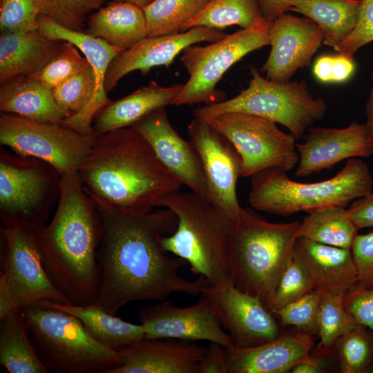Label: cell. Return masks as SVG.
Here are the masks:
<instances>
[{
  "label": "cell",
  "mask_w": 373,
  "mask_h": 373,
  "mask_svg": "<svg viewBox=\"0 0 373 373\" xmlns=\"http://www.w3.org/2000/svg\"><path fill=\"white\" fill-rule=\"evenodd\" d=\"M270 25L263 18L209 45L193 44L184 48L180 61L189 77L172 104H212L224 101V94L216 89L218 83L245 55L269 45Z\"/></svg>",
  "instance_id": "cell-10"
},
{
  "label": "cell",
  "mask_w": 373,
  "mask_h": 373,
  "mask_svg": "<svg viewBox=\"0 0 373 373\" xmlns=\"http://www.w3.org/2000/svg\"><path fill=\"white\" fill-rule=\"evenodd\" d=\"M4 276L21 308L48 301L70 304L48 277L35 231L22 225H1Z\"/></svg>",
  "instance_id": "cell-13"
},
{
  "label": "cell",
  "mask_w": 373,
  "mask_h": 373,
  "mask_svg": "<svg viewBox=\"0 0 373 373\" xmlns=\"http://www.w3.org/2000/svg\"><path fill=\"white\" fill-rule=\"evenodd\" d=\"M73 44L64 41L56 55L37 74L51 89L72 77L90 64Z\"/></svg>",
  "instance_id": "cell-41"
},
{
  "label": "cell",
  "mask_w": 373,
  "mask_h": 373,
  "mask_svg": "<svg viewBox=\"0 0 373 373\" xmlns=\"http://www.w3.org/2000/svg\"><path fill=\"white\" fill-rule=\"evenodd\" d=\"M0 111L41 122L61 123L67 116L52 89L38 75L21 76L1 84Z\"/></svg>",
  "instance_id": "cell-27"
},
{
  "label": "cell",
  "mask_w": 373,
  "mask_h": 373,
  "mask_svg": "<svg viewBox=\"0 0 373 373\" xmlns=\"http://www.w3.org/2000/svg\"><path fill=\"white\" fill-rule=\"evenodd\" d=\"M373 41V0H361L356 26L339 53L353 57L363 46Z\"/></svg>",
  "instance_id": "cell-43"
},
{
  "label": "cell",
  "mask_w": 373,
  "mask_h": 373,
  "mask_svg": "<svg viewBox=\"0 0 373 373\" xmlns=\"http://www.w3.org/2000/svg\"><path fill=\"white\" fill-rule=\"evenodd\" d=\"M103 224L97 249L99 287L97 303L115 315L137 300H164L175 292L200 294L206 280L194 281L179 275L188 264L167 255L160 243L163 236L174 233L178 217L171 209L137 213L96 204Z\"/></svg>",
  "instance_id": "cell-1"
},
{
  "label": "cell",
  "mask_w": 373,
  "mask_h": 373,
  "mask_svg": "<svg viewBox=\"0 0 373 373\" xmlns=\"http://www.w3.org/2000/svg\"><path fill=\"white\" fill-rule=\"evenodd\" d=\"M64 41L50 38L38 29L1 33L0 83L37 75L59 52Z\"/></svg>",
  "instance_id": "cell-25"
},
{
  "label": "cell",
  "mask_w": 373,
  "mask_h": 373,
  "mask_svg": "<svg viewBox=\"0 0 373 373\" xmlns=\"http://www.w3.org/2000/svg\"><path fill=\"white\" fill-rule=\"evenodd\" d=\"M299 221L271 223L242 209L233 222L229 247L231 278L241 291L267 306L293 258Z\"/></svg>",
  "instance_id": "cell-5"
},
{
  "label": "cell",
  "mask_w": 373,
  "mask_h": 373,
  "mask_svg": "<svg viewBox=\"0 0 373 373\" xmlns=\"http://www.w3.org/2000/svg\"><path fill=\"white\" fill-rule=\"evenodd\" d=\"M316 289L305 269L294 258L287 265L267 304L271 311L280 309Z\"/></svg>",
  "instance_id": "cell-40"
},
{
  "label": "cell",
  "mask_w": 373,
  "mask_h": 373,
  "mask_svg": "<svg viewBox=\"0 0 373 373\" xmlns=\"http://www.w3.org/2000/svg\"><path fill=\"white\" fill-rule=\"evenodd\" d=\"M156 207L172 210L178 217L176 230L163 236V249L185 260L193 275L213 285L231 280L229 247L233 222L204 197L192 193H169ZM232 281V280H231Z\"/></svg>",
  "instance_id": "cell-4"
},
{
  "label": "cell",
  "mask_w": 373,
  "mask_h": 373,
  "mask_svg": "<svg viewBox=\"0 0 373 373\" xmlns=\"http://www.w3.org/2000/svg\"><path fill=\"white\" fill-rule=\"evenodd\" d=\"M207 121L225 135L242 157L241 176L248 177L268 168L285 172L298 162L296 139L265 117L238 112L220 114Z\"/></svg>",
  "instance_id": "cell-12"
},
{
  "label": "cell",
  "mask_w": 373,
  "mask_h": 373,
  "mask_svg": "<svg viewBox=\"0 0 373 373\" xmlns=\"http://www.w3.org/2000/svg\"><path fill=\"white\" fill-rule=\"evenodd\" d=\"M263 18L258 0H210L182 32L195 26L218 30L232 26L246 28Z\"/></svg>",
  "instance_id": "cell-33"
},
{
  "label": "cell",
  "mask_w": 373,
  "mask_h": 373,
  "mask_svg": "<svg viewBox=\"0 0 373 373\" xmlns=\"http://www.w3.org/2000/svg\"><path fill=\"white\" fill-rule=\"evenodd\" d=\"M38 305L75 316L94 338L115 350L144 338L141 324H133L116 317L97 303L76 305L44 301Z\"/></svg>",
  "instance_id": "cell-30"
},
{
  "label": "cell",
  "mask_w": 373,
  "mask_h": 373,
  "mask_svg": "<svg viewBox=\"0 0 373 373\" xmlns=\"http://www.w3.org/2000/svg\"><path fill=\"white\" fill-rule=\"evenodd\" d=\"M356 69L353 57L341 53L332 56L331 64V83H342L347 81Z\"/></svg>",
  "instance_id": "cell-48"
},
{
  "label": "cell",
  "mask_w": 373,
  "mask_h": 373,
  "mask_svg": "<svg viewBox=\"0 0 373 373\" xmlns=\"http://www.w3.org/2000/svg\"><path fill=\"white\" fill-rule=\"evenodd\" d=\"M341 373H373V331L356 324L332 349Z\"/></svg>",
  "instance_id": "cell-35"
},
{
  "label": "cell",
  "mask_w": 373,
  "mask_h": 373,
  "mask_svg": "<svg viewBox=\"0 0 373 373\" xmlns=\"http://www.w3.org/2000/svg\"><path fill=\"white\" fill-rule=\"evenodd\" d=\"M319 290L321 300L318 336L320 341L316 351L327 354L332 352L336 340L358 323L343 306L344 294L327 289Z\"/></svg>",
  "instance_id": "cell-36"
},
{
  "label": "cell",
  "mask_w": 373,
  "mask_h": 373,
  "mask_svg": "<svg viewBox=\"0 0 373 373\" xmlns=\"http://www.w3.org/2000/svg\"><path fill=\"white\" fill-rule=\"evenodd\" d=\"M270 53L261 71L267 79L288 81L311 60L323 43L320 28L312 20L285 12L271 22Z\"/></svg>",
  "instance_id": "cell-18"
},
{
  "label": "cell",
  "mask_w": 373,
  "mask_h": 373,
  "mask_svg": "<svg viewBox=\"0 0 373 373\" xmlns=\"http://www.w3.org/2000/svg\"><path fill=\"white\" fill-rule=\"evenodd\" d=\"M356 274V284L373 289V231L357 235L351 247Z\"/></svg>",
  "instance_id": "cell-44"
},
{
  "label": "cell",
  "mask_w": 373,
  "mask_h": 373,
  "mask_svg": "<svg viewBox=\"0 0 373 373\" xmlns=\"http://www.w3.org/2000/svg\"><path fill=\"white\" fill-rule=\"evenodd\" d=\"M358 231L346 208L330 206L309 213L300 223L298 237L351 249Z\"/></svg>",
  "instance_id": "cell-32"
},
{
  "label": "cell",
  "mask_w": 373,
  "mask_h": 373,
  "mask_svg": "<svg viewBox=\"0 0 373 373\" xmlns=\"http://www.w3.org/2000/svg\"><path fill=\"white\" fill-rule=\"evenodd\" d=\"M343 306L358 324L373 331V289L356 284L345 294Z\"/></svg>",
  "instance_id": "cell-45"
},
{
  "label": "cell",
  "mask_w": 373,
  "mask_h": 373,
  "mask_svg": "<svg viewBox=\"0 0 373 373\" xmlns=\"http://www.w3.org/2000/svg\"><path fill=\"white\" fill-rule=\"evenodd\" d=\"M312 336L298 332L280 334L264 344L226 349L227 373H286L298 363L311 360Z\"/></svg>",
  "instance_id": "cell-23"
},
{
  "label": "cell",
  "mask_w": 373,
  "mask_h": 373,
  "mask_svg": "<svg viewBox=\"0 0 373 373\" xmlns=\"http://www.w3.org/2000/svg\"><path fill=\"white\" fill-rule=\"evenodd\" d=\"M190 142L200 157L208 186L207 200L233 222L242 207L236 194L242 157L232 142L204 119L194 118L188 126Z\"/></svg>",
  "instance_id": "cell-15"
},
{
  "label": "cell",
  "mask_w": 373,
  "mask_h": 373,
  "mask_svg": "<svg viewBox=\"0 0 373 373\" xmlns=\"http://www.w3.org/2000/svg\"><path fill=\"white\" fill-rule=\"evenodd\" d=\"M303 138V142L296 144L298 178L318 173L344 160L371 156L365 125L357 122L343 128L310 126Z\"/></svg>",
  "instance_id": "cell-20"
},
{
  "label": "cell",
  "mask_w": 373,
  "mask_h": 373,
  "mask_svg": "<svg viewBox=\"0 0 373 373\" xmlns=\"http://www.w3.org/2000/svg\"><path fill=\"white\" fill-rule=\"evenodd\" d=\"M131 127L144 137L160 162L182 184L207 199V182L199 153L173 128L165 108L149 113Z\"/></svg>",
  "instance_id": "cell-19"
},
{
  "label": "cell",
  "mask_w": 373,
  "mask_h": 373,
  "mask_svg": "<svg viewBox=\"0 0 373 373\" xmlns=\"http://www.w3.org/2000/svg\"><path fill=\"white\" fill-rule=\"evenodd\" d=\"M95 71L89 64L84 69L52 89L55 99L67 117L85 109L96 90Z\"/></svg>",
  "instance_id": "cell-37"
},
{
  "label": "cell",
  "mask_w": 373,
  "mask_h": 373,
  "mask_svg": "<svg viewBox=\"0 0 373 373\" xmlns=\"http://www.w3.org/2000/svg\"><path fill=\"white\" fill-rule=\"evenodd\" d=\"M200 294L209 300L234 347H256L280 334L275 316L262 300L241 291L231 280L213 285L206 283Z\"/></svg>",
  "instance_id": "cell-14"
},
{
  "label": "cell",
  "mask_w": 373,
  "mask_h": 373,
  "mask_svg": "<svg viewBox=\"0 0 373 373\" xmlns=\"http://www.w3.org/2000/svg\"><path fill=\"white\" fill-rule=\"evenodd\" d=\"M321 291L314 289L285 307L272 311L283 327L294 326L298 332L312 336L318 333Z\"/></svg>",
  "instance_id": "cell-39"
},
{
  "label": "cell",
  "mask_w": 373,
  "mask_h": 373,
  "mask_svg": "<svg viewBox=\"0 0 373 373\" xmlns=\"http://www.w3.org/2000/svg\"><path fill=\"white\" fill-rule=\"evenodd\" d=\"M361 0H292L289 11L300 13L321 30L323 44L340 52L356 25Z\"/></svg>",
  "instance_id": "cell-29"
},
{
  "label": "cell",
  "mask_w": 373,
  "mask_h": 373,
  "mask_svg": "<svg viewBox=\"0 0 373 373\" xmlns=\"http://www.w3.org/2000/svg\"><path fill=\"white\" fill-rule=\"evenodd\" d=\"M372 189L368 166L359 157H352L333 178L314 183L292 180L278 168L261 170L251 176L249 202L256 210L289 216L330 206L346 208Z\"/></svg>",
  "instance_id": "cell-6"
},
{
  "label": "cell",
  "mask_w": 373,
  "mask_h": 373,
  "mask_svg": "<svg viewBox=\"0 0 373 373\" xmlns=\"http://www.w3.org/2000/svg\"><path fill=\"white\" fill-rule=\"evenodd\" d=\"M293 258L305 269L316 289L345 294L357 283L351 249L298 236L294 244Z\"/></svg>",
  "instance_id": "cell-24"
},
{
  "label": "cell",
  "mask_w": 373,
  "mask_h": 373,
  "mask_svg": "<svg viewBox=\"0 0 373 373\" xmlns=\"http://www.w3.org/2000/svg\"><path fill=\"white\" fill-rule=\"evenodd\" d=\"M35 350L48 372L111 373L120 354L94 338L75 316L39 305L21 309Z\"/></svg>",
  "instance_id": "cell-7"
},
{
  "label": "cell",
  "mask_w": 373,
  "mask_h": 373,
  "mask_svg": "<svg viewBox=\"0 0 373 373\" xmlns=\"http://www.w3.org/2000/svg\"><path fill=\"white\" fill-rule=\"evenodd\" d=\"M96 135H86L62 123L41 122L17 115H0V143L23 156L42 160L62 175L77 171Z\"/></svg>",
  "instance_id": "cell-11"
},
{
  "label": "cell",
  "mask_w": 373,
  "mask_h": 373,
  "mask_svg": "<svg viewBox=\"0 0 373 373\" xmlns=\"http://www.w3.org/2000/svg\"><path fill=\"white\" fill-rule=\"evenodd\" d=\"M371 88L365 104L366 122L365 123L369 137L370 155L373 157V59L371 70Z\"/></svg>",
  "instance_id": "cell-52"
},
{
  "label": "cell",
  "mask_w": 373,
  "mask_h": 373,
  "mask_svg": "<svg viewBox=\"0 0 373 373\" xmlns=\"http://www.w3.org/2000/svg\"><path fill=\"white\" fill-rule=\"evenodd\" d=\"M184 84L162 86L155 81L118 100L111 102L95 115V135L131 127L149 113L172 104Z\"/></svg>",
  "instance_id": "cell-26"
},
{
  "label": "cell",
  "mask_w": 373,
  "mask_h": 373,
  "mask_svg": "<svg viewBox=\"0 0 373 373\" xmlns=\"http://www.w3.org/2000/svg\"><path fill=\"white\" fill-rule=\"evenodd\" d=\"M139 317L146 338L207 341L227 349L234 347L202 294L195 305L186 307H176L168 300L145 306L139 311Z\"/></svg>",
  "instance_id": "cell-16"
},
{
  "label": "cell",
  "mask_w": 373,
  "mask_h": 373,
  "mask_svg": "<svg viewBox=\"0 0 373 373\" xmlns=\"http://www.w3.org/2000/svg\"><path fill=\"white\" fill-rule=\"evenodd\" d=\"M210 0H152L143 8L147 36L178 33Z\"/></svg>",
  "instance_id": "cell-34"
},
{
  "label": "cell",
  "mask_w": 373,
  "mask_h": 373,
  "mask_svg": "<svg viewBox=\"0 0 373 373\" xmlns=\"http://www.w3.org/2000/svg\"><path fill=\"white\" fill-rule=\"evenodd\" d=\"M347 212L358 230L373 227V193L352 202Z\"/></svg>",
  "instance_id": "cell-46"
},
{
  "label": "cell",
  "mask_w": 373,
  "mask_h": 373,
  "mask_svg": "<svg viewBox=\"0 0 373 373\" xmlns=\"http://www.w3.org/2000/svg\"><path fill=\"white\" fill-rule=\"evenodd\" d=\"M226 35L220 30L195 26L172 35L146 36L113 58L106 72L105 90L109 93L129 73L139 70L145 75L153 67L164 66L168 68L186 47L202 41L212 43Z\"/></svg>",
  "instance_id": "cell-17"
},
{
  "label": "cell",
  "mask_w": 373,
  "mask_h": 373,
  "mask_svg": "<svg viewBox=\"0 0 373 373\" xmlns=\"http://www.w3.org/2000/svg\"><path fill=\"white\" fill-rule=\"evenodd\" d=\"M77 173L96 204L128 212H151L183 185L133 127L97 135Z\"/></svg>",
  "instance_id": "cell-2"
},
{
  "label": "cell",
  "mask_w": 373,
  "mask_h": 373,
  "mask_svg": "<svg viewBox=\"0 0 373 373\" xmlns=\"http://www.w3.org/2000/svg\"><path fill=\"white\" fill-rule=\"evenodd\" d=\"M0 363L10 373H46L21 309L0 319Z\"/></svg>",
  "instance_id": "cell-31"
},
{
  "label": "cell",
  "mask_w": 373,
  "mask_h": 373,
  "mask_svg": "<svg viewBox=\"0 0 373 373\" xmlns=\"http://www.w3.org/2000/svg\"><path fill=\"white\" fill-rule=\"evenodd\" d=\"M38 30L55 39L73 44L86 57L96 76L95 95L88 106L79 113L66 117L61 122L86 135H95L93 121L96 113L111 101L105 90V77L111 61L124 49L111 46L104 40L84 32L66 29L43 15L38 17Z\"/></svg>",
  "instance_id": "cell-21"
},
{
  "label": "cell",
  "mask_w": 373,
  "mask_h": 373,
  "mask_svg": "<svg viewBox=\"0 0 373 373\" xmlns=\"http://www.w3.org/2000/svg\"><path fill=\"white\" fill-rule=\"evenodd\" d=\"M107 0H44L41 15L59 26L76 32H84L88 15Z\"/></svg>",
  "instance_id": "cell-38"
},
{
  "label": "cell",
  "mask_w": 373,
  "mask_h": 373,
  "mask_svg": "<svg viewBox=\"0 0 373 373\" xmlns=\"http://www.w3.org/2000/svg\"><path fill=\"white\" fill-rule=\"evenodd\" d=\"M44 269L70 304L96 302L97 249L103 234L99 212L77 171L61 175L60 197L51 221L34 229Z\"/></svg>",
  "instance_id": "cell-3"
},
{
  "label": "cell",
  "mask_w": 373,
  "mask_h": 373,
  "mask_svg": "<svg viewBox=\"0 0 373 373\" xmlns=\"http://www.w3.org/2000/svg\"><path fill=\"white\" fill-rule=\"evenodd\" d=\"M249 69L251 77L247 88L229 99L196 108L194 117L207 120L230 112L252 114L284 126L299 140L325 115L326 102L314 97L305 81L271 80L255 66Z\"/></svg>",
  "instance_id": "cell-8"
},
{
  "label": "cell",
  "mask_w": 373,
  "mask_h": 373,
  "mask_svg": "<svg viewBox=\"0 0 373 373\" xmlns=\"http://www.w3.org/2000/svg\"><path fill=\"white\" fill-rule=\"evenodd\" d=\"M21 309L4 276H0V319Z\"/></svg>",
  "instance_id": "cell-49"
},
{
  "label": "cell",
  "mask_w": 373,
  "mask_h": 373,
  "mask_svg": "<svg viewBox=\"0 0 373 373\" xmlns=\"http://www.w3.org/2000/svg\"><path fill=\"white\" fill-rule=\"evenodd\" d=\"M333 55H323L315 61L313 73L320 82L331 83V64Z\"/></svg>",
  "instance_id": "cell-51"
},
{
  "label": "cell",
  "mask_w": 373,
  "mask_h": 373,
  "mask_svg": "<svg viewBox=\"0 0 373 373\" xmlns=\"http://www.w3.org/2000/svg\"><path fill=\"white\" fill-rule=\"evenodd\" d=\"M207 347L170 338H146L117 350L123 363L111 373H200Z\"/></svg>",
  "instance_id": "cell-22"
},
{
  "label": "cell",
  "mask_w": 373,
  "mask_h": 373,
  "mask_svg": "<svg viewBox=\"0 0 373 373\" xmlns=\"http://www.w3.org/2000/svg\"><path fill=\"white\" fill-rule=\"evenodd\" d=\"M84 32L111 46L129 49L147 36L143 8L112 1L89 17Z\"/></svg>",
  "instance_id": "cell-28"
},
{
  "label": "cell",
  "mask_w": 373,
  "mask_h": 373,
  "mask_svg": "<svg viewBox=\"0 0 373 373\" xmlns=\"http://www.w3.org/2000/svg\"><path fill=\"white\" fill-rule=\"evenodd\" d=\"M44 0H0L1 33L38 29Z\"/></svg>",
  "instance_id": "cell-42"
},
{
  "label": "cell",
  "mask_w": 373,
  "mask_h": 373,
  "mask_svg": "<svg viewBox=\"0 0 373 373\" xmlns=\"http://www.w3.org/2000/svg\"><path fill=\"white\" fill-rule=\"evenodd\" d=\"M292 0H258L262 16L268 21L289 11Z\"/></svg>",
  "instance_id": "cell-50"
},
{
  "label": "cell",
  "mask_w": 373,
  "mask_h": 373,
  "mask_svg": "<svg viewBox=\"0 0 373 373\" xmlns=\"http://www.w3.org/2000/svg\"><path fill=\"white\" fill-rule=\"evenodd\" d=\"M61 175L49 163L0 149L1 225L38 229L58 203Z\"/></svg>",
  "instance_id": "cell-9"
},
{
  "label": "cell",
  "mask_w": 373,
  "mask_h": 373,
  "mask_svg": "<svg viewBox=\"0 0 373 373\" xmlns=\"http://www.w3.org/2000/svg\"><path fill=\"white\" fill-rule=\"evenodd\" d=\"M313 356L311 360L303 361L296 365L290 371L292 373H323L325 370L321 367V360Z\"/></svg>",
  "instance_id": "cell-53"
},
{
  "label": "cell",
  "mask_w": 373,
  "mask_h": 373,
  "mask_svg": "<svg viewBox=\"0 0 373 373\" xmlns=\"http://www.w3.org/2000/svg\"><path fill=\"white\" fill-rule=\"evenodd\" d=\"M113 1H126L136 4L142 8L148 5L152 0H112Z\"/></svg>",
  "instance_id": "cell-54"
},
{
  "label": "cell",
  "mask_w": 373,
  "mask_h": 373,
  "mask_svg": "<svg viewBox=\"0 0 373 373\" xmlns=\"http://www.w3.org/2000/svg\"><path fill=\"white\" fill-rule=\"evenodd\" d=\"M224 347L209 343L200 365V373H227V354Z\"/></svg>",
  "instance_id": "cell-47"
}]
</instances>
